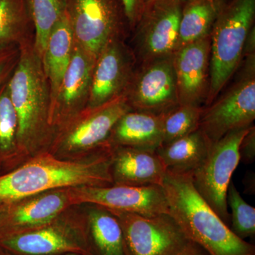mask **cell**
Segmentation results:
<instances>
[{
  "label": "cell",
  "mask_w": 255,
  "mask_h": 255,
  "mask_svg": "<svg viewBox=\"0 0 255 255\" xmlns=\"http://www.w3.org/2000/svg\"><path fill=\"white\" fill-rule=\"evenodd\" d=\"M255 16V0H230L219 11L211 29L209 103L237 68Z\"/></svg>",
  "instance_id": "4"
},
{
  "label": "cell",
  "mask_w": 255,
  "mask_h": 255,
  "mask_svg": "<svg viewBox=\"0 0 255 255\" xmlns=\"http://www.w3.org/2000/svg\"><path fill=\"white\" fill-rule=\"evenodd\" d=\"M219 1H226V0H219Z\"/></svg>",
  "instance_id": "36"
},
{
  "label": "cell",
  "mask_w": 255,
  "mask_h": 255,
  "mask_svg": "<svg viewBox=\"0 0 255 255\" xmlns=\"http://www.w3.org/2000/svg\"><path fill=\"white\" fill-rule=\"evenodd\" d=\"M96 60L75 41L71 61L51 103V125L64 126L86 109Z\"/></svg>",
  "instance_id": "11"
},
{
  "label": "cell",
  "mask_w": 255,
  "mask_h": 255,
  "mask_svg": "<svg viewBox=\"0 0 255 255\" xmlns=\"http://www.w3.org/2000/svg\"><path fill=\"white\" fill-rule=\"evenodd\" d=\"M19 58V46H11L0 48V90L9 80Z\"/></svg>",
  "instance_id": "29"
},
{
  "label": "cell",
  "mask_w": 255,
  "mask_h": 255,
  "mask_svg": "<svg viewBox=\"0 0 255 255\" xmlns=\"http://www.w3.org/2000/svg\"><path fill=\"white\" fill-rule=\"evenodd\" d=\"M169 214L190 241L210 255H255V247L233 233L196 190L190 176L166 173Z\"/></svg>",
  "instance_id": "1"
},
{
  "label": "cell",
  "mask_w": 255,
  "mask_h": 255,
  "mask_svg": "<svg viewBox=\"0 0 255 255\" xmlns=\"http://www.w3.org/2000/svg\"><path fill=\"white\" fill-rule=\"evenodd\" d=\"M67 194L70 204H94L110 211L149 216L169 214L168 204L162 186H83L70 188Z\"/></svg>",
  "instance_id": "8"
},
{
  "label": "cell",
  "mask_w": 255,
  "mask_h": 255,
  "mask_svg": "<svg viewBox=\"0 0 255 255\" xmlns=\"http://www.w3.org/2000/svg\"><path fill=\"white\" fill-rule=\"evenodd\" d=\"M70 205L68 194H46L20 206L14 213L11 227L0 233V239L26 232L30 228L46 226Z\"/></svg>",
  "instance_id": "22"
},
{
  "label": "cell",
  "mask_w": 255,
  "mask_h": 255,
  "mask_svg": "<svg viewBox=\"0 0 255 255\" xmlns=\"http://www.w3.org/2000/svg\"><path fill=\"white\" fill-rule=\"evenodd\" d=\"M163 114L127 112L111 132L112 142L122 147L156 151L162 145Z\"/></svg>",
  "instance_id": "18"
},
{
  "label": "cell",
  "mask_w": 255,
  "mask_h": 255,
  "mask_svg": "<svg viewBox=\"0 0 255 255\" xmlns=\"http://www.w3.org/2000/svg\"><path fill=\"white\" fill-rule=\"evenodd\" d=\"M114 184L162 186L166 169L155 151L122 147L112 152Z\"/></svg>",
  "instance_id": "17"
},
{
  "label": "cell",
  "mask_w": 255,
  "mask_h": 255,
  "mask_svg": "<svg viewBox=\"0 0 255 255\" xmlns=\"http://www.w3.org/2000/svg\"><path fill=\"white\" fill-rule=\"evenodd\" d=\"M131 110L127 94L97 108L85 109L65 124L62 145L78 150L106 145L119 119Z\"/></svg>",
  "instance_id": "10"
},
{
  "label": "cell",
  "mask_w": 255,
  "mask_h": 255,
  "mask_svg": "<svg viewBox=\"0 0 255 255\" xmlns=\"http://www.w3.org/2000/svg\"><path fill=\"white\" fill-rule=\"evenodd\" d=\"M177 50L172 63L179 105L199 106L206 92L211 51L210 35Z\"/></svg>",
  "instance_id": "16"
},
{
  "label": "cell",
  "mask_w": 255,
  "mask_h": 255,
  "mask_svg": "<svg viewBox=\"0 0 255 255\" xmlns=\"http://www.w3.org/2000/svg\"><path fill=\"white\" fill-rule=\"evenodd\" d=\"M202 111L199 106L179 105L164 113L162 145L197 130Z\"/></svg>",
  "instance_id": "26"
},
{
  "label": "cell",
  "mask_w": 255,
  "mask_h": 255,
  "mask_svg": "<svg viewBox=\"0 0 255 255\" xmlns=\"http://www.w3.org/2000/svg\"><path fill=\"white\" fill-rule=\"evenodd\" d=\"M80 255L78 254H72V253H69V254H65V255Z\"/></svg>",
  "instance_id": "35"
},
{
  "label": "cell",
  "mask_w": 255,
  "mask_h": 255,
  "mask_svg": "<svg viewBox=\"0 0 255 255\" xmlns=\"http://www.w3.org/2000/svg\"><path fill=\"white\" fill-rule=\"evenodd\" d=\"M8 81L0 90V150L2 151L11 150L17 142L18 118Z\"/></svg>",
  "instance_id": "28"
},
{
  "label": "cell",
  "mask_w": 255,
  "mask_h": 255,
  "mask_svg": "<svg viewBox=\"0 0 255 255\" xmlns=\"http://www.w3.org/2000/svg\"><path fill=\"white\" fill-rule=\"evenodd\" d=\"M255 119V80L251 75L206 110H203L199 129L210 143L230 132L252 127Z\"/></svg>",
  "instance_id": "9"
},
{
  "label": "cell",
  "mask_w": 255,
  "mask_h": 255,
  "mask_svg": "<svg viewBox=\"0 0 255 255\" xmlns=\"http://www.w3.org/2000/svg\"><path fill=\"white\" fill-rule=\"evenodd\" d=\"M240 162L252 164L255 159V127L250 128L239 146Z\"/></svg>",
  "instance_id": "30"
},
{
  "label": "cell",
  "mask_w": 255,
  "mask_h": 255,
  "mask_svg": "<svg viewBox=\"0 0 255 255\" xmlns=\"http://www.w3.org/2000/svg\"><path fill=\"white\" fill-rule=\"evenodd\" d=\"M131 80V63L119 38L112 40L96 60L86 108L105 105L127 94Z\"/></svg>",
  "instance_id": "13"
},
{
  "label": "cell",
  "mask_w": 255,
  "mask_h": 255,
  "mask_svg": "<svg viewBox=\"0 0 255 255\" xmlns=\"http://www.w3.org/2000/svg\"><path fill=\"white\" fill-rule=\"evenodd\" d=\"M130 107L139 112L162 114L179 105L177 80L173 63L167 60L156 61L128 88Z\"/></svg>",
  "instance_id": "14"
},
{
  "label": "cell",
  "mask_w": 255,
  "mask_h": 255,
  "mask_svg": "<svg viewBox=\"0 0 255 255\" xmlns=\"http://www.w3.org/2000/svg\"><path fill=\"white\" fill-rule=\"evenodd\" d=\"M34 37L25 0H0V48L18 45Z\"/></svg>",
  "instance_id": "24"
},
{
  "label": "cell",
  "mask_w": 255,
  "mask_h": 255,
  "mask_svg": "<svg viewBox=\"0 0 255 255\" xmlns=\"http://www.w3.org/2000/svg\"><path fill=\"white\" fill-rule=\"evenodd\" d=\"M175 255H210L199 245L192 241H189L179 253Z\"/></svg>",
  "instance_id": "32"
},
{
  "label": "cell",
  "mask_w": 255,
  "mask_h": 255,
  "mask_svg": "<svg viewBox=\"0 0 255 255\" xmlns=\"http://www.w3.org/2000/svg\"><path fill=\"white\" fill-rule=\"evenodd\" d=\"M0 246L14 255H90L87 238L62 226H47L0 239Z\"/></svg>",
  "instance_id": "15"
},
{
  "label": "cell",
  "mask_w": 255,
  "mask_h": 255,
  "mask_svg": "<svg viewBox=\"0 0 255 255\" xmlns=\"http://www.w3.org/2000/svg\"><path fill=\"white\" fill-rule=\"evenodd\" d=\"M251 127L233 130L211 143L206 158L190 175L196 190L229 227L228 189L240 162V144Z\"/></svg>",
  "instance_id": "5"
},
{
  "label": "cell",
  "mask_w": 255,
  "mask_h": 255,
  "mask_svg": "<svg viewBox=\"0 0 255 255\" xmlns=\"http://www.w3.org/2000/svg\"><path fill=\"white\" fill-rule=\"evenodd\" d=\"M110 211L122 225L128 255H175L190 241L169 214Z\"/></svg>",
  "instance_id": "7"
},
{
  "label": "cell",
  "mask_w": 255,
  "mask_h": 255,
  "mask_svg": "<svg viewBox=\"0 0 255 255\" xmlns=\"http://www.w3.org/2000/svg\"><path fill=\"white\" fill-rule=\"evenodd\" d=\"M112 152L71 162L43 155L0 177V201H14L51 189L113 185Z\"/></svg>",
  "instance_id": "2"
},
{
  "label": "cell",
  "mask_w": 255,
  "mask_h": 255,
  "mask_svg": "<svg viewBox=\"0 0 255 255\" xmlns=\"http://www.w3.org/2000/svg\"><path fill=\"white\" fill-rule=\"evenodd\" d=\"M34 28V48L42 59L48 37L66 11V0H25Z\"/></svg>",
  "instance_id": "25"
},
{
  "label": "cell",
  "mask_w": 255,
  "mask_h": 255,
  "mask_svg": "<svg viewBox=\"0 0 255 255\" xmlns=\"http://www.w3.org/2000/svg\"><path fill=\"white\" fill-rule=\"evenodd\" d=\"M128 23L130 26L136 25L144 11L143 0H119Z\"/></svg>",
  "instance_id": "31"
},
{
  "label": "cell",
  "mask_w": 255,
  "mask_h": 255,
  "mask_svg": "<svg viewBox=\"0 0 255 255\" xmlns=\"http://www.w3.org/2000/svg\"><path fill=\"white\" fill-rule=\"evenodd\" d=\"M155 1L156 0H143L144 10H145L147 6H149V5L152 4V2Z\"/></svg>",
  "instance_id": "34"
},
{
  "label": "cell",
  "mask_w": 255,
  "mask_h": 255,
  "mask_svg": "<svg viewBox=\"0 0 255 255\" xmlns=\"http://www.w3.org/2000/svg\"><path fill=\"white\" fill-rule=\"evenodd\" d=\"M33 38L19 45V58L8 81L10 97L18 118V145H31L50 124V85Z\"/></svg>",
  "instance_id": "3"
},
{
  "label": "cell",
  "mask_w": 255,
  "mask_h": 255,
  "mask_svg": "<svg viewBox=\"0 0 255 255\" xmlns=\"http://www.w3.org/2000/svg\"><path fill=\"white\" fill-rule=\"evenodd\" d=\"M65 12L75 43L96 59L128 23L119 0H66Z\"/></svg>",
  "instance_id": "6"
},
{
  "label": "cell",
  "mask_w": 255,
  "mask_h": 255,
  "mask_svg": "<svg viewBox=\"0 0 255 255\" xmlns=\"http://www.w3.org/2000/svg\"><path fill=\"white\" fill-rule=\"evenodd\" d=\"M0 255H14L10 253L9 251L5 249L2 246H0Z\"/></svg>",
  "instance_id": "33"
},
{
  "label": "cell",
  "mask_w": 255,
  "mask_h": 255,
  "mask_svg": "<svg viewBox=\"0 0 255 255\" xmlns=\"http://www.w3.org/2000/svg\"><path fill=\"white\" fill-rule=\"evenodd\" d=\"M75 38L66 12L50 32L42 56L43 70L50 85L51 103L73 55Z\"/></svg>",
  "instance_id": "20"
},
{
  "label": "cell",
  "mask_w": 255,
  "mask_h": 255,
  "mask_svg": "<svg viewBox=\"0 0 255 255\" xmlns=\"http://www.w3.org/2000/svg\"><path fill=\"white\" fill-rule=\"evenodd\" d=\"M225 3L219 0H186L179 22L177 49L209 36Z\"/></svg>",
  "instance_id": "23"
},
{
  "label": "cell",
  "mask_w": 255,
  "mask_h": 255,
  "mask_svg": "<svg viewBox=\"0 0 255 255\" xmlns=\"http://www.w3.org/2000/svg\"><path fill=\"white\" fill-rule=\"evenodd\" d=\"M87 243L90 255H128L118 218L102 206L90 213Z\"/></svg>",
  "instance_id": "21"
},
{
  "label": "cell",
  "mask_w": 255,
  "mask_h": 255,
  "mask_svg": "<svg viewBox=\"0 0 255 255\" xmlns=\"http://www.w3.org/2000/svg\"><path fill=\"white\" fill-rule=\"evenodd\" d=\"M186 0H156L144 10L138 36L142 50L150 58H161L177 50L179 28Z\"/></svg>",
  "instance_id": "12"
},
{
  "label": "cell",
  "mask_w": 255,
  "mask_h": 255,
  "mask_svg": "<svg viewBox=\"0 0 255 255\" xmlns=\"http://www.w3.org/2000/svg\"><path fill=\"white\" fill-rule=\"evenodd\" d=\"M211 144L198 129L161 145L155 152L167 173L190 176L206 158Z\"/></svg>",
  "instance_id": "19"
},
{
  "label": "cell",
  "mask_w": 255,
  "mask_h": 255,
  "mask_svg": "<svg viewBox=\"0 0 255 255\" xmlns=\"http://www.w3.org/2000/svg\"><path fill=\"white\" fill-rule=\"evenodd\" d=\"M228 207L231 210L230 215L231 231L241 239L255 234V209L242 197L237 188L232 182L227 193Z\"/></svg>",
  "instance_id": "27"
}]
</instances>
